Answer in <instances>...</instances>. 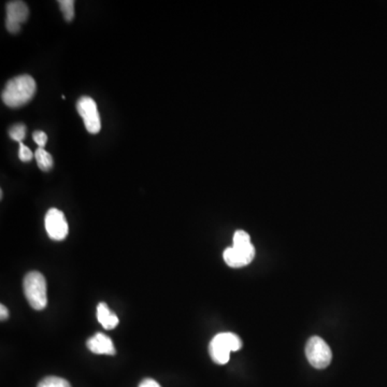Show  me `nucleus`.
<instances>
[{
  "instance_id": "nucleus-14",
  "label": "nucleus",
  "mask_w": 387,
  "mask_h": 387,
  "mask_svg": "<svg viewBox=\"0 0 387 387\" xmlns=\"http://www.w3.org/2000/svg\"><path fill=\"white\" fill-rule=\"evenodd\" d=\"M10 137L17 142H22L24 140L25 135H26V127L24 124H17L15 126L11 127L9 131Z\"/></svg>"
},
{
  "instance_id": "nucleus-11",
  "label": "nucleus",
  "mask_w": 387,
  "mask_h": 387,
  "mask_svg": "<svg viewBox=\"0 0 387 387\" xmlns=\"http://www.w3.org/2000/svg\"><path fill=\"white\" fill-rule=\"evenodd\" d=\"M35 158L37 160V165L43 172H49L53 167V157L48 151H45L42 147H38L35 152Z\"/></svg>"
},
{
  "instance_id": "nucleus-13",
  "label": "nucleus",
  "mask_w": 387,
  "mask_h": 387,
  "mask_svg": "<svg viewBox=\"0 0 387 387\" xmlns=\"http://www.w3.org/2000/svg\"><path fill=\"white\" fill-rule=\"evenodd\" d=\"M60 10H62L63 15L67 21L70 22L74 17V1L72 0H60Z\"/></svg>"
},
{
  "instance_id": "nucleus-2",
  "label": "nucleus",
  "mask_w": 387,
  "mask_h": 387,
  "mask_svg": "<svg viewBox=\"0 0 387 387\" xmlns=\"http://www.w3.org/2000/svg\"><path fill=\"white\" fill-rule=\"evenodd\" d=\"M224 261L231 268H241L252 263L255 257V247L249 235L238 231L233 235V245L224 251Z\"/></svg>"
},
{
  "instance_id": "nucleus-1",
  "label": "nucleus",
  "mask_w": 387,
  "mask_h": 387,
  "mask_svg": "<svg viewBox=\"0 0 387 387\" xmlns=\"http://www.w3.org/2000/svg\"><path fill=\"white\" fill-rule=\"evenodd\" d=\"M36 93V82L33 76L22 74L8 82L1 94L3 104L10 108L26 105Z\"/></svg>"
},
{
  "instance_id": "nucleus-7",
  "label": "nucleus",
  "mask_w": 387,
  "mask_h": 387,
  "mask_svg": "<svg viewBox=\"0 0 387 387\" xmlns=\"http://www.w3.org/2000/svg\"><path fill=\"white\" fill-rule=\"evenodd\" d=\"M44 224L47 233L52 240H64L69 233V227L64 213L55 208L47 212Z\"/></svg>"
},
{
  "instance_id": "nucleus-10",
  "label": "nucleus",
  "mask_w": 387,
  "mask_h": 387,
  "mask_svg": "<svg viewBox=\"0 0 387 387\" xmlns=\"http://www.w3.org/2000/svg\"><path fill=\"white\" fill-rule=\"evenodd\" d=\"M97 320L102 327L107 330L115 329L119 324V318L109 309V306L104 302L97 306Z\"/></svg>"
},
{
  "instance_id": "nucleus-12",
  "label": "nucleus",
  "mask_w": 387,
  "mask_h": 387,
  "mask_svg": "<svg viewBox=\"0 0 387 387\" xmlns=\"http://www.w3.org/2000/svg\"><path fill=\"white\" fill-rule=\"evenodd\" d=\"M38 387H72V385L65 379L58 378V377H48L39 383Z\"/></svg>"
},
{
  "instance_id": "nucleus-17",
  "label": "nucleus",
  "mask_w": 387,
  "mask_h": 387,
  "mask_svg": "<svg viewBox=\"0 0 387 387\" xmlns=\"http://www.w3.org/2000/svg\"><path fill=\"white\" fill-rule=\"evenodd\" d=\"M139 387H162L158 383L156 382L155 380H152V379H145L143 380L142 382L140 383Z\"/></svg>"
},
{
  "instance_id": "nucleus-18",
  "label": "nucleus",
  "mask_w": 387,
  "mask_h": 387,
  "mask_svg": "<svg viewBox=\"0 0 387 387\" xmlns=\"http://www.w3.org/2000/svg\"><path fill=\"white\" fill-rule=\"evenodd\" d=\"M0 318H1V321H5V320L9 318V311H8L7 308L3 304L0 306Z\"/></svg>"
},
{
  "instance_id": "nucleus-8",
  "label": "nucleus",
  "mask_w": 387,
  "mask_h": 387,
  "mask_svg": "<svg viewBox=\"0 0 387 387\" xmlns=\"http://www.w3.org/2000/svg\"><path fill=\"white\" fill-rule=\"evenodd\" d=\"M29 10L24 1H10L7 5L6 27L11 33H17L28 17Z\"/></svg>"
},
{
  "instance_id": "nucleus-6",
  "label": "nucleus",
  "mask_w": 387,
  "mask_h": 387,
  "mask_svg": "<svg viewBox=\"0 0 387 387\" xmlns=\"http://www.w3.org/2000/svg\"><path fill=\"white\" fill-rule=\"evenodd\" d=\"M76 110L79 115L83 119L86 131L90 133H98L101 129L99 112L93 98L83 96L76 102Z\"/></svg>"
},
{
  "instance_id": "nucleus-15",
  "label": "nucleus",
  "mask_w": 387,
  "mask_h": 387,
  "mask_svg": "<svg viewBox=\"0 0 387 387\" xmlns=\"http://www.w3.org/2000/svg\"><path fill=\"white\" fill-rule=\"evenodd\" d=\"M19 157L21 159L22 162H31V159H33V154L31 152V149L27 147L26 145H24L23 142H19Z\"/></svg>"
},
{
  "instance_id": "nucleus-4",
  "label": "nucleus",
  "mask_w": 387,
  "mask_h": 387,
  "mask_svg": "<svg viewBox=\"0 0 387 387\" xmlns=\"http://www.w3.org/2000/svg\"><path fill=\"white\" fill-rule=\"evenodd\" d=\"M241 347H242V341L235 334H219L210 343V356L213 359L214 363L225 365L229 361L231 352L239 351Z\"/></svg>"
},
{
  "instance_id": "nucleus-3",
  "label": "nucleus",
  "mask_w": 387,
  "mask_h": 387,
  "mask_svg": "<svg viewBox=\"0 0 387 387\" xmlns=\"http://www.w3.org/2000/svg\"><path fill=\"white\" fill-rule=\"evenodd\" d=\"M24 294L35 310H43L48 304L47 281L42 273L31 271L24 279Z\"/></svg>"
},
{
  "instance_id": "nucleus-16",
  "label": "nucleus",
  "mask_w": 387,
  "mask_h": 387,
  "mask_svg": "<svg viewBox=\"0 0 387 387\" xmlns=\"http://www.w3.org/2000/svg\"><path fill=\"white\" fill-rule=\"evenodd\" d=\"M33 139L38 145V147H42V149H44L45 145L48 142V135L43 131H35Z\"/></svg>"
},
{
  "instance_id": "nucleus-9",
  "label": "nucleus",
  "mask_w": 387,
  "mask_h": 387,
  "mask_svg": "<svg viewBox=\"0 0 387 387\" xmlns=\"http://www.w3.org/2000/svg\"><path fill=\"white\" fill-rule=\"evenodd\" d=\"M86 345H88V349L95 353V354H117V349H115V345L112 343V340L110 339L108 336L104 335V334L101 333L96 334L94 337L88 339Z\"/></svg>"
},
{
  "instance_id": "nucleus-5",
  "label": "nucleus",
  "mask_w": 387,
  "mask_h": 387,
  "mask_svg": "<svg viewBox=\"0 0 387 387\" xmlns=\"http://www.w3.org/2000/svg\"><path fill=\"white\" fill-rule=\"evenodd\" d=\"M306 359L316 369H325L333 359L329 345L322 338L312 337L306 345Z\"/></svg>"
}]
</instances>
